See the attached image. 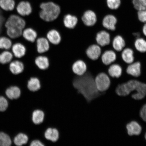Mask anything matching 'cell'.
I'll list each match as a JSON object with an SVG mask.
<instances>
[{
  "label": "cell",
  "instance_id": "cell-6",
  "mask_svg": "<svg viewBox=\"0 0 146 146\" xmlns=\"http://www.w3.org/2000/svg\"><path fill=\"white\" fill-rule=\"evenodd\" d=\"M95 40L97 44L102 48L110 45L112 41L110 33L105 29L100 30L97 33Z\"/></svg>",
  "mask_w": 146,
  "mask_h": 146
},
{
  "label": "cell",
  "instance_id": "cell-14",
  "mask_svg": "<svg viewBox=\"0 0 146 146\" xmlns=\"http://www.w3.org/2000/svg\"><path fill=\"white\" fill-rule=\"evenodd\" d=\"M10 50L12 52L15 58L20 59L25 55L27 49L26 47L23 44L19 42H17L13 44Z\"/></svg>",
  "mask_w": 146,
  "mask_h": 146
},
{
  "label": "cell",
  "instance_id": "cell-17",
  "mask_svg": "<svg viewBox=\"0 0 146 146\" xmlns=\"http://www.w3.org/2000/svg\"><path fill=\"white\" fill-rule=\"evenodd\" d=\"M73 72L76 75H83L87 72V66L84 61L81 59H78L75 61L72 66Z\"/></svg>",
  "mask_w": 146,
  "mask_h": 146
},
{
  "label": "cell",
  "instance_id": "cell-30",
  "mask_svg": "<svg viewBox=\"0 0 146 146\" xmlns=\"http://www.w3.org/2000/svg\"><path fill=\"white\" fill-rule=\"evenodd\" d=\"M16 6L15 0H0V8L5 11H12Z\"/></svg>",
  "mask_w": 146,
  "mask_h": 146
},
{
  "label": "cell",
  "instance_id": "cell-27",
  "mask_svg": "<svg viewBox=\"0 0 146 146\" xmlns=\"http://www.w3.org/2000/svg\"><path fill=\"white\" fill-rule=\"evenodd\" d=\"M13 54L10 50H3L0 52V64H9L14 59Z\"/></svg>",
  "mask_w": 146,
  "mask_h": 146
},
{
  "label": "cell",
  "instance_id": "cell-36",
  "mask_svg": "<svg viewBox=\"0 0 146 146\" xmlns=\"http://www.w3.org/2000/svg\"><path fill=\"white\" fill-rule=\"evenodd\" d=\"M11 143V140L8 135L4 133H0V146H9Z\"/></svg>",
  "mask_w": 146,
  "mask_h": 146
},
{
  "label": "cell",
  "instance_id": "cell-10",
  "mask_svg": "<svg viewBox=\"0 0 146 146\" xmlns=\"http://www.w3.org/2000/svg\"><path fill=\"white\" fill-rule=\"evenodd\" d=\"M102 53V47L96 43L89 45L86 50V54L88 58L92 61L99 59Z\"/></svg>",
  "mask_w": 146,
  "mask_h": 146
},
{
  "label": "cell",
  "instance_id": "cell-16",
  "mask_svg": "<svg viewBox=\"0 0 146 146\" xmlns=\"http://www.w3.org/2000/svg\"><path fill=\"white\" fill-rule=\"evenodd\" d=\"M35 42L36 50L40 55L47 52L50 48V43L46 37L37 38Z\"/></svg>",
  "mask_w": 146,
  "mask_h": 146
},
{
  "label": "cell",
  "instance_id": "cell-40",
  "mask_svg": "<svg viewBox=\"0 0 146 146\" xmlns=\"http://www.w3.org/2000/svg\"><path fill=\"white\" fill-rule=\"evenodd\" d=\"M30 146H45L42 142L38 139H34L30 142Z\"/></svg>",
  "mask_w": 146,
  "mask_h": 146
},
{
  "label": "cell",
  "instance_id": "cell-18",
  "mask_svg": "<svg viewBox=\"0 0 146 146\" xmlns=\"http://www.w3.org/2000/svg\"><path fill=\"white\" fill-rule=\"evenodd\" d=\"M126 127L127 134L130 136L139 135L142 132L141 126L135 121H131L128 123Z\"/></svg>",
  "mask_w": 146,
  "mask_h": 146
},
{
  "label": "cell",
  "instance_id": "cell-31",
  "mask_svg": "<svg viewBox=\"0 0 146 146\" xmlns=\"http://www.w3.org/2000/svg\"><path fill=\"white\" fill-rule=\"evenodd\" d=\"M12 45V39L8 36H0V49L1 50H11Z\"/></svg>",
  "mask_w": 146,
  "mask_h": 146
},
{
  "label": "cell",
  "instance_id": "cell-39",
  "mask_svg": "<svg viewBox=\"0 0 146 146\" xmlns=\"http://www.w3.org/2000/svg\"><path fill=\"white\" fill-rule=\"evenodd\" d=\"M140 115L142 119L146 122V104L143 105L140 109Z\"/></svg>",
  "mask_w": 146,
  "mask_h": 146
},
{
  "label": "cell",
  "instance_id": "cell-37",
  "mask_svg": "<svg viewBox=\"0 0 146 146\" xmlns=\"http://www.w3.org/2000/svg\"><path fill=\"white\" fill-rule=\"evenodd\" d=\"M137 16L140 23H146V9L137 11Z\"/></svg>",
  "mask_w": 146,
  "mask_h": 146
},
{
  "label": "cell",
  "instance_id": "cell-12",
  "mask_svg": "<svg viewBox=\"0 0 146 146\" xmlns=\"http://www.w3.org/2000/svg\"><path fill=\"white\" fill-rule=\"evenodd\" d=\"M126 72L133 77H139L141 73V64L139 61H135L127 65Z\"/></svg>",
  "mask_w": 146,
  "mask_h": 146
},
{
  "label": "cell",
  "instance_id": "cell-28",
  "mask_svg": "<svg viewBox=\"0 0 146 146\" xmlns=\"http://www.w3.org/2000/svg\"><path fill=\"white\" fill-rule=\"evenodd\" d=\"M44 117V113L41 110L36 109L32 112V120L33 123L35 125H39L42 123Z\"/></svg>",
  "mask_w": 146,
  "mask_h": 146
},
{
  "label": "cell",
  "instance_id": "cell-13",
  "mask_svg": "<svg viewBox=\"0 0 146 146\" xmlns=\"http://www.w3.org/2000/svg\"><path fill=\"white\" fill-rule=\"evenodd\" d=\"M9 68L13 74L18 75L23 72L25 65L21 60L14 57L13 60L9 64Z\"/></svg>",
  "mask_w": 146,
  "mask_h": 146
},
{
  "label": "cell",
  "instance_id": "cell-26",
  "mask_svg": "<svg viewBox=\"0 0 146 146\" xmlns=\"http://www.w3.org/2000/svg\"><path fill=\"white\" fill-rule=\"evenodd\" d=\"M27 87L31 92H35L39 90L41 87L40 80L37 77H31L27 81Z\"/></svg>",
  "mask_w": 146,
  "mask_h": 146
},
{
  "label": "cell",
  "instance_id": "cell-15",
  "mask_svg": "<svg viewBox=\"0 0 146 146\" xmlns=\"http://www.w3.org/2000/svg\"><path fill=\"white\" fill-rule=\"evenodd\" d=\"M113 50L116 52H120L126 47V42L123 36L120 35L115 36L111 44Z\"/></svg>",
  "mask_w": 146,
  "mask_h": 146
},
{
  "label": "cell",
  "instance_id": "cell-23",
  "mask_svg": "<svg viewBox=\"0 0 146 146\" xmlns=\"http://www.w3.org/2000/svg\"><path fill=\"white\" fill-rule=\"evenodd\" d=\"M78 19L76 16L70 14H67L64 16L63 23L64 26L67 29H74L77 25Z\"/></svg>",
  "mask_w": 146,
  "mask_h": 146
},
{
  "label": "cell",
  "instance_id": "cell-5",
  "mask_svg": "<svg viewBox=\"0 0 146 146\" xmlns=\"http://www.w3.org/2000/svg\"><path fill=\"white\" fill-rule=\"evenodd\" d=\"M97 89L100 92H105L110 86L111 80L108 75L104 72L98 74L95 78Z\"/></svg>",
  "mask_w": 146,
  "mask_h": 146
},
{
  "label": "cell",
  "instance_id": "cell-4",
  "mask_svg": "<svg viewBox=\"0 0 146 146\" xmlns=\"http://www.w3.org/2000/svg\"><path fill=\"white\" fill-rule=\"evenodd\" d=\"M40 8V18L47 22L55 21L59 17L61 12L60 5L51 1L41 3Z\"/></svg>",
  "mask_w": 146,
  "mask_h": 146
},
{
  "label": "cell",
  "instance_id": "cell-38",
  "mask_svg": "<svg viewBox=\"0 0 146 146\" xmlns=\"http://www.w3.org/2000/svg\"><path fill=\"white\" fill-rule=\"evenodd\" d=\"M8 107V102L3 97L0 96V111H4Z\"/></svg>",
  "mask_w": 146,
  "mask_h": 146
},
{
  "label": "cell",
  "instance_id": "cell-2",
  "mask_svg": "<svg viewBox=\"0 0 146 146\" xmlns=\"http://www.w3.org/2000/svg\"><path fill=\"white\" fill-rule=\"evenodd\" d=\"M115 92L119 96H126L131 94L135 100H141L146 96V84L137 80L132 79L117 87Z\"/></svg>",
  "mask_w": 146,
  "mask_h": 146
},
{
  "label": "cell",
  "instance_id": "cell-19",
  "mask_svg": "<svg viewBox=\"0 0 146 146\" xmlns=\"http://www.w3.org/2000/svg\"><path fill=\"white\" fill-rule=\"evenodd\" d=\"M122 60L128 65L135 61L134 51L130 47H125L121 52Z\"/></svg>",
  "mask_w": 146,
  "mask_h": 146
},
{
  "label": "cell",
  "instance_id": "cell-21",
  "mask_svg": "<svg viewBox=\"0 0 146 146\" xmlns=\"http://www.w3.org/2000/svg\"><path fill=\"white\" fill-rule=\"evenodd\" d=\"M22 36L27 41L34 43L38 38V34L34 29L31 27H27L23 29Z\"/></svg>",
  "mask_w": 146,
  "mask_h": 146
},
{
  "label": "cell",
  "instance_id": "cell-11",
  "mask_svg": "<svg viewBox=\"0 0 146 146\" xmlns=\"http://www.w3.org/2000/svg\"><path fill=\"white\" fill-rule=\"evenodd\" d=\"M117 58L116 52L113 49H107L102 52L100 58L104 65L109 66L114 63Z\"/></svg>",
  "mask_w": 146,
  "mask_h": 146
},
{
  "label": "cell",
  "instance_id": "cell-7",
  "mask_svg": "<svg viewBox=\"0 0 146 146\" xmlns=\"http://www.w3.org/2000/svg\"><path fill=\"white\" fill-rule=\"evenodd\" d=\"M117 21V18L114 14H108L104 16L102 19V26L108 31H114L116 30Z\"/></svg>",
  "mask_w": 146,
  "mask_h": 146
},
{
  "label": "cell",
  "instance_id": "cell-20",
  "mask_svg": "<svg viewBox=\"0 0 146 146\" xmlns=\"http://www.w3.org/2000/svg\"><path fill=\"white\" fill-rule=\"evenodd\" d=\"M46 38L51 44L57 45L61 42L62 38L61 34L55 29H52L47 33Z\"/></svg>",
  "mask_w": 146,
  "mask_h": 146
},
{
  "label": "cell",
  "instance_id": "cell-41",
  "mask_svg": "<svg viewBox=\"0 0 146 146\" xmlns=\"http://www.w3.org/2000/svg\"><path fill=\"white\" fill-rule=\"evenodd\" d=\"M142 32L143 36L146 38V23H143L142 27Z\"/></svg>",
  "mask_w": 146,
  "mask_h": 146
},
{
  "label": "cell",
  "instance_id": "cell-29",
  "mask_svg": "<svg viewBox=\"0 0 146 146\" xmlns=\"http://www.w3.org/2000/svg\"><path fill=\"white\" fill-rule=\"evenodd\" d=\"M134 45L137 52L142 54L146 52V39L145 38H137L135 40Z\"/></svg>",
  "mask_w": 146,
  "mask_h": 146
},
{
  "label": "cell",
  "instance_id": "cell-9",
  "mask_svg": "<svg viewBox=\"0 0 146 146\" xmlns=\"http://www.w3.org/2000/svg\"><path fill=\"white\" fill-rule=\"evenodd\" d=\"M15 9L17 13L22 17L30 15L33 11L31 4L26 1H20L16 5Z\"/></svg>",
  "mask_w": 146,
  "mask_h": 146
},
{
  "label": "cell",
  "instance_id": "cell-25",
  "mask_svg": "<svg viewBox=\"0 0 146 146\" xmlns=\"http://www.w3.org/2000/svg\"><path fill=\"white\" fill-rule=\"evenodd\" d=\"M35 62L38 68L41 70H46L50 66V61L47 56L39 55L36 56Z\"/></svg>",
  "mask_w": 146,
  "mask_h": 146
},
{
  "label": "cell",
  "instance_id": "cell-1",
  "mask_svg": "<svg viewBox=\"0 0 146 146\" xmlns=\"http://www.w3.org/2000/svg\"><path fill=\"white\" fill-rule=\"evenodd\" d=\"M95 77L88 71L83 75L74 76L72 85L79 96H83L88 103L101 94L96 88Z\"/></svg>",
  "mask_w": 146,
  "mask_h": 146
},
{
  "label": "cell",
  "instance_id": "cell-3",
  "mask_svg": "<svg viewBox=\"0 0 146 146\" xmlns=\"http://www.w3.org/2000/svg\"><path fill=\"white\" fill-rule=\"evenodd\" d=\"M7 36L11 39H17L22 36L26 23L23 18L17 14H12L5 21Z\"/></svg>",
  "mask_w": 146,
  "mask_h": 146
},
{
  "label": "cell",
  "instance_id": "cell-22",
  "mask_svg": "<svg viewBox=\"0 0 146 146\" xmlns=\"http://www.w3.org/2000/svg\"><path fill=\"white\" fill-rule=\"evenodd\" d=\"M123 73V68L119 64L114 63L109 66L108 74L110 77L118 78Z\"/></svg>",
  "mask_w": 146,
  "mask_h": 146
},
{
  "label": "cell",
  "instance_id": "cell-8",
  "mask_svg": "<svg viewBox=\"0 0 146 146\" xmlns=\"http://www.w3.org/2000/svg\"><path fill=\"white\" fill-rule=\"evenodd\" d=\"M81 20L85 26L92 27L94 26L97 22V16L94 11L88 9L84 12L81 17Z\"/></svg>",
  "mask_w": 146,
  "mask_h": 146
},
{
  "label": "cell",
  "instance_id": "cell-34",
  "mask_svg": "<svg viewBox=\"0 0 146 146\" xmlns=\"http://www.w3.org/2000/svg\"><path fill=\"white\" fill-rule=\"evenodd\" d=\"M121 0H106L107 6L111 10H118L121 6Z\"/></svg>",
  "mask_w": 146,
  "mask_h": 146
},
{
  "label": "cell",
  "instance_id": "cell-42",
  "mask_svg": "<svg viewBox=\"0 0 146 146\" xmlns=\"http://www.w3.org/2000/svg\"><path fill=\"white\" fill-rule=\"evenodd\" d=\"M145 140H146V132L145 133Z\"/></svg>",
  "mask_w": 146,
  "mask_h": 146
},
{
  "label": "cell",
  "instance_id": "cell-32",
  "mask_svg": "<svg viewBox=\"0 0 146 146\" xmlns=\"http://www.w3.org/2000/svg\"><path fill=\"white\" fill-rule=\"evenodd\" d=\"M6 94L10 99H17L21 96V91L17 87H11L7 89Z\"/></svg>",
  "mask_w": 146,
  "mask_h": 146
},
{
  "label": "cell",
  "instance_id": "cell-33",
  "mask_svg": "<svg viewBox=\"0 0 146 146\" xmlns=\"http://www.w3.org/2000/svg\"><path fill=\"white\" fill-rule=\"evenodd\" d=\"M29 138L27 135L20 133L16 136L14 139V142L16 145L21 146L26 145L29 141Z\"/></svg>",
  "mask_w": 146,
  "mask_h": 146
},
{
  "label": "cell",
  "instance_id": "cell-35",
  "mask_svg": "<svg viewBox=\"0 0 146 146\" xmlns=\"http://www.w3.org/2000/svg\"><path fill=\"white\" fill-rule=\"evenodd\" d=\"M132 4L136 11L146 9V0H132Z\"/></svg>",
  "mask_w": 146,
  "mask_h": 146
},
{
  "label": "cell",
  "instance_id": "cell-24",
  "mask_svg": "<svg viewBox=\"0 0 146 146\" xmlns=\"http://www.w3.org/2000/svg\"><path fill=\"white\" fill-rule=\"evenodd\" d=\"M44 137L46 139L52 142L53 144L59 139V131L56 128L48 127L45 131Z\"/></svg>",
  "mask_w": 146,
  "mask_h": 146
}]
</instances>
